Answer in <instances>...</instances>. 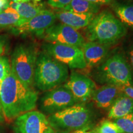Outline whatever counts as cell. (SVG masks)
<instances>
[{
    "mask_svg": "<svg viewBox=\"0 0 133 133\" xmlns=\"http://www.w3.org/2000/svg\"><path fill=\"white\" fill-rule=\"evenodd\" d=\"M38 99L37 91L25 85L11 71L0 87L3 115L10 122L25 113L33 110Z\"/></svg>",
    "mask_w": 133,
    "mask_h": 133,
    "instance_id": "1",
    "label": "cell"
},
{
    "mask_svg": "<svg viewBox=\"0 0 133 133\" xmlns=\"http://www.w3.org/2000/svg\"><path fill=\"white\" fill-rule=\"evenodd\" d=\"M126 33L125 25L107 10L95 15L85 30L88 41L110 46L123 38Z\"/></svg>",
    "mask_w": 133,
    "mask_h": 133,
    "instance_id": "2",
    "label": "cell"
},
{
    "mask_svg": "<svg viewBox=\"0 0 133 133\" xmlns=\"http://www.w3.org/2000/svg\"><path fill=\"white\" fill-rule=\"evenodd\" d=\"M92 75L96 82L102 85L133 86L128 62L119 52L109 55L104 62L94 68Z\"/></svg>",
    "mask_w": 133,
    "mask_h": 133,
    "instance_id": "3",
    "label": "cell"
},
{
    "mask_svg": "<svg viewBox=\"0 0 133 133\" xmlns=\"http://www.w3.org/2000/svg\"><path fill=\"white\" fill-rule=\"evenodd\" d=\"M69 77V68L44 51L39 52L34 74V85L48 91L62 85Z\"/></svg>",
    "mask_w": 133,
    "mask_h": 133,
    "instance_id": "4",
    "label": "cell"
},
{
    "mask_svg": "<svg viewBox=\"0 0 133 133\" xmlns=\"http://www.w3.org/2000/svg\"><path fill=\"white\" fill-rule=\"evenodd\" d=\"M93 115L92 110L85 103H78L51 115L48 120L54 129L66 132L88 128L93 120Z\"/></svg>",
    "mask_w": 133,
    "mask_h": 133,
    "instance_id": "5",
    "label": "cell"
},
{
    "mask_svg": "<svg viewBox=\"0 0 133 133\" xmlns=\"http://www.w3.org/2000/svg\"><path fill=\"white\" fill-rule=\"evenodd\" d=\"M38 51L32 44H20L11 56V71L25 85L33 88Z\"/></svg>",
    "mask_w": 133,
    "mask_h": 133,
    "instance_id": "6",
    "label": "cell"
},
{
    "mask_svg": "<svg viewBox=\"0 0 133 133\" xmlns=\"http://www.w3.org/2000/svg\"><path fill=\"white\" fill-rule=\"evenodd\" d=\"M43 51L71 70H82L86 67L81 48L75 46L47 43L43 46Z\"/></svg>",
    "mask_w": 133,
    "mask_h": 133,
    "instance_id": "7",
    "label": "cell"
},
{
    "mask_svg": "<svg viewBox=\"0 0 133 133\" xmlns=\"http://www.w3.org/2000/svg\"><path fill=\"white\" fill-rule=\"evenodd\" d=\"M40 108L48 114H54L78 104L71 92L61 85L46 91L40 99Z\"/></svg>",
    "mask_w": 133,
    "mask_h": 133,
    "instance_id": "8",
    "label": "cell"
},
{
    "mask_svg": "<svg viewBox=\"0 0 133 133\" xmlns=\"http://www.w3.org/2000/svg\"><path fill=\"white\" fill-rule=\"evenodd\" d=\"M15 128L17 133L56 132L45 115L34 110L18 116Z\"/></svg>",
    "mask_w": 133,
    "mask_h": 133,
    "instance_id": "9",
    "label": "cell"
},
{
    "mask_svg": "<svg viewBox=\"0 0 133 133\" xmlns=\"http://www.w3.org/2000/svg\"><path fill=\"white\" fill-rule=\"evenodd\" d=\"M44 39L48 43H57L81 48L85 39L77 30L64 24H54L43 33Z\"/></svg>",
    "mask_w": 133,
    "mask_h": 133,
    "instance_id": "10",
    "label": "cell"
},
{
    "mask_svg": "<svg viewBox=\"0 0 133 133\" xmlns=\"http://www.w3.org/2000/svg\"><path fill=\"white\" fill-rule=\"evenodd\" d=\"M63 86L70 91L78 103H85L91 99L97 89L92 79L78 72L71 73Z\"/></svg>",
    "mask_w": 133,
    "mask_h": 133,
    "instance_id": "11",
    "label": "cell"
},
{
    "mask_svg": "<svg viewBox=\"0 0 133 133\" xmlns=\"http://www.w3.org/2000/svg\"><path fill=\"white\" fill-rule=\"evenodd\" d=\"M56 19L55 13L49 10L44 9L35 17L12 27V31L17 35L30 33L43 34L46 30L54 24Z\"/></svg>",
    "mask_w": 133,
    "mask_h": 133,
    "instance_id": "12",
    "label": "cell"
},
{
    "mask_svg": "<svg viewBox=\"0 0 133 133\" xmlns=\"http://www.w3.org/2000/svg\"><path fill=\"white\" fill-rule=\"evenodd\" d=\"M110 45L88 41L81 48L86 66L95 68L102 63L109 55Z\"/></svg>",
    "mask_w": 133,
    "mask_h": 133,
    "instance_id": "13",
    "label": "cell"
},
{
    "mask_svg": "<svg viewBox=\"0 0 133 133\" xmlns=\"http://www.w3.org/2000/svg\"><path fill=\"white\" fill-rule=\"evenodd\" d=\"M122 93L120 87L106 84L96 89L91 99L98 108L110 109L117 97Z\"/></svg>",
    "mask_w": 133,
    "mask_h": 133,
    "instance_id": "14",
    "label": "cell"
},
{
    "mask_svg": "<svg viewBox=\"0 0 133 133\" xmlns=\"http://www.w3.org/2000/svg\"><path fill=\"white\" fill-rule=\"evenodd\" d=\"M56 19L62 24L78 30L87 27L95 15L89 14H78L70 11H58L56 13Z\"/></svg>",
    "mask_w": 133,
    "mask_h": 133,
    "instance_id": "15",
    "label": "cell"
},
{
    "mask_svg": "<svg viewBox=\"0 0 133 133\" xmlns=\"http://www.w3.org/2000/svg\"><path fill=\"white\" fill-rule=\"evenodd\" d=\"M133 114V99L122 92L110 108L108 118L115 120Z\"/></svg>",
    "mask_w": 133,
    "mask_h": 133,
    "instance_id": "16",
    "label": "cell"
},
{
    "mask_svg": "<svg viewBox=\"0 0 133 133\" xmlns=\"http://www.w3.org/2000/svg\"><path fill=\"white\" fill-rule=\"evenodd\" d=\"M101 6L88 2L85 0H71L70 3L64 8V11L78 14L96 15L99 12Z\"/></svg>",
    "mask_w": 133,
    "mask_h": 133,
    "instance_id": "17",
    "label": "cell"
},
{
    "mask_svg": "<svg viewBox=\"0 0 133 133\" xmlns=\"http://www.w3.org/2000/svg\"><path fill=\"white\" fill-rule=\"evenodd\" d=\"M44 9L43 4L33 1L18 3L16 11L22 19L28 21L35 17Z\"/></svg>",
    "mask_w": 133,
    "mask_h": 133,
    "instance_id": "18",
    "label": "cell"
},
{
    "mask_svg": "<svg viewBox=\"0 0 133 133\" xmlns=\"http://www.w3.org/2000/svg\"><path fill=\"white\" fill-rule=\"evenodd\" d=\"M26 21L22 19L16 10L8 7L7 9L0 11V29L11 26H17Z\"/></svg>",
    "mask_w": 133,
    "mask_h": 133,
    "instance_id": "19",
    "label": "cell"
},
{
    "mask_svg": "<svg viewBox=\"0 0 133 133\" xmlns=\"http://www.w3.org/2000/svg\"><path fill=\"white\" fill-rule=\"evenodd\" d=\"M112 8L116 17L124 25L133 28V4H114Z\"/></svg>",
    "mask_w": 133,
    "mask_h": 133,
    "instance_id": "20",
    "label": "cell"
},
{
    "mask_svg": "<svg viewBox=\"0 0 133 133\" xmlns=\"http://www.w3.org/2000/svg\"><path fill=\"white\" fill-rule=\"evenodd\" d=\"M113 121L118 128L121 133H133V114L115 119Z\"/></svg>",
    "mask_w": 133,
    "mask_h": 133,
    "instance_id": "21",
    "label": "cell"
},
{
    "mask_svg": "<svg viewBox=\"0 0 133 133\" xmlns=\"http://www.w3.org/2000/svg\"><path fill=\"white\" fill-rule=\"evenodd\" d=\"M92 133H121L118 128L113 121L104 119L101 121L94 130Z\"/></svg>",
    "mask_w": 133,
    "mask_h": 133,
    "instance_id": "22",
    "label": "cell"
},
{
    "mask_svg": "<svg viewBox=\"0 0 133 133\" xmlns=\"http://www.w3.org/2000/svg\"><path fill=\"white\" fill-rule=\"evenodd\" d=\"M11 71L9 59L4 56H0V87L3 81Z\"/></svg>",
    "mask_w": 133,
    "mask_h": 133,
    "instance_id": "23",
    "label": "cell"
},
{
    "mask_svg": "<svg viewBox=\"0 0 133 133\" xmlns=\"http://www.w3.org/2000/svg\"><path fill=\"white\" fill-rule=\"evenodd\" d=\"M71 1V0H48V4L52 8L64 9Z\"/></svg>",
    "mask_w": 133,
    "mask_h": 133,
    "instance_id": "24",
    "label": "cell"
},
{
    "mask_svg": "<svg viewBox=\"0 0 133 133\" xmlns=\"http://www.w3.org/2000/svg\"><path fill=\"white\" fill-rule=\"evenodd\" d=\"M8 37L6 35H0V56H3L8 48Z\"/></svg>",
    "mask_w": 133,
    "mask_h": 133,
    "instance_id": "25",
    "label": "cell"
},
{
    "mask_svg": "<svg viewBox=\"0 0 133 133\" xmlns=\"http://www.w3.org/2000/svg\"><path fill=\"white\" fill-rule=\"evenodd\" d=\"M126 59H127L129 68H130L131 75H132V83H133V45L131 46V47L129 48V51H128V55H127V58H126Z\"/></svg>",
    "mask_w": 133,
    "mask_h": 133,
    "instance_id": "26",
    "label": "cell"
},
{
    "mask_svg": "<svg viewBox=\"0 0 133 133\" xmlns=\"http://www.w3.org/2000/svg\"><path fill=\"white\" fill-rule=\"evenodd\" d=\"M121 91L133 99V87L132 86H122L120 87Z\"/></svg>",
    "mask_w": 133,
    "mask_h": 133,
    "instance_id": "27",
    "label": "cell"
},
{
    "mask_svg": "<svg viewBox=\"0 0 133 133\" xmlns=\"http://www.w3.org/2000/svg\"><path fill=\"white\" fill-rule=\"evenodd\" d=\"M85 1L94 3V4H99L100 6H102V5H109L112 4L114 2L113 0H85Z\"/></svg>",
    "mask_w": 133,
    "mask_h": 133,
    "instance_id": "28",
    "label": "cell"
},
{
    "mask_svg": "<svg viewBox=\"0 0 133 133\" xmlns=\"http://www.w3.org/2000/svg\"><path fill=\"white\" fill-rule=\"evenodd\" d=\"M9 7V0H0V11L7 9Z\"/></svg>",
    "mask_w": 133,
    "mask_h": 133,
    "instance_id": "29",
    "label": "cell"
},
{
    "mask_svg": "<svg viewBox=\"0 0 133 133\" xmlns=\"http://www.w3.org/2000/svg\"><path fill=\"white\" fill-rule=\"evenodd\" d=\"M72 133H92V131H88V128L85 129H79V130L75 131L74 132Z\"/></svg>",
    "mask_w": 133,
    "mask_h": 133,
    "instance_id": "30",
    "label": "cell"
},
{
    "mask_svg": "<svg viewBox=\"0 0 133 133\" xmlns=\"http://www.w3.org/2000/svg\"><path fill=\"white\" fill-rule=\"evenodd\" d=\"M3 118H4V116H3L2 109H1V103H0V123H1L3 121Z\"/></svg>",
    "mask_w": 133,
    "mask_h": 133,
    "instance_id": "31",
    "label": "cell"
},
{
    "mask_svg": "<svg viewBox=\"0 0 133 133\" xmlns=\"http://www.w3.org/2000/svg\"><path fill=\"white\" fill-rule=\"evenodd\" d=\"M12 1H14L15 3H25L28 2V1H30L29 0H12Z\"/></svg>",
    "mask_w": 133,
    "mask_h": 133,
    "instance_id": "32",
    "label": "cell"
},
{
    "mask_svg": "<svg viewBox=\"0 0 133 133\" xmlns=\"http://www.w3.org/2000/svg\"><path fill=\"white\" fill-rule=\"evenodd\" d=\"M29 1H31V0H29ZM34 1H36V2H38V1H40L41 0H33Z\"/></svg>",
    "mask_w": 133,
    "mask_h": 133,
    "instance_id": "33",
    "label": "cell"
},
{
    "mask_svg": "<svg viewBox=\"0 0 133 133\" xmlns=\"http://www.w3.org/2000/svg\"><path fill=\"white\" fill-rule=\"evenodd\" d=\"M55 133H57V132H55ZM59 133H66V132H59Z\"/></svg>",
    "mask_w": 133,
    "mask_h": 133,
    "instance_id": "34",
    "label": "cell"
}]
</instances>
